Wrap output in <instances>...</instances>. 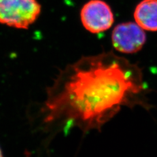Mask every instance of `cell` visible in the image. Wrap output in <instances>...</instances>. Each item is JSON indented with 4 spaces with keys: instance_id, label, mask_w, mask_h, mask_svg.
I'll return each mask as SVG.
<instances>
[{
    "instance_id": "obj_1",
    "label": "cell",
    "mask_w": 157,
    "mask_h": 157,
    "mask_svg": "<svg viewBox=\"0 0 157 157\" xmlns=\"http://www.w3.org/2000/svg\"><path fill=\"white\" fill-rule=\"evenodd\" d=\"M141 70L113 52L82 57L60 73L45 104L46 121L100 130L122 107L142 105Z\"/></svg>"
},
{
    "instance_id": "obj_2",
    "label": "cell",
    "mask_w": 157,
    "mask_h": 157,
    "mask_svg": "<svg viewBox=\"0 0 157 157\" xmlns=\"http://www.w3.org/2000/svg\"><path fill=\"white\" fill-rule=\"evenodd\" d=\"M37 0H0V24L19 29H26L40 16Z\"/></svg>"
},
{
    "instance_id": "obj_3",
    "label": "cell",
    "mask_w": 157,
    "mask_h": 157,
    "mask_svg": "<svg viewBox=\"0 0 157 157\" xmlns=\"http://www.w3.org/2000/svg\"><path fill=\"white\" fill-rule=\"evenodd\" d=\"M81 21L87 31L99 33L109 29L114 22V15L109 5L102 0H90L82 6Z\"/></svg>"
},
{
    "instance_id": "obj_4",
    "label": "cell",
    "mask_w": 157,
    "mask_h": 157,
    "mask_svg": "<svg viewBox=\"0 0 157 157\" xmlns=\"http://www.w3.org/2000/svg\"><path fill=\"white\" fill-rule=\"evenodd\" d=\"M138 24L128 22L118 24L112 32L113 45L117 51L133 54L140 51L146 41V35Z\"/></svg>"
},
{
    "instance_id": "obj_5",
    "label": "cell",
    "mask_w": 157,
    "mask_h": 157,
    "mask_svg": "<svg viewBox=\"0 0 157 157\" xmlns=\"http://www.w3.org/2000/svg\"><path fill=\"white\" fill-rule=\"evenodd\" d=\"M134 17L136 23L144 30L157 31V0H142L136 6Z\"/></svg>"
},
{
    "instance_id": "obj_6",
    "label": "cell",
    "mask_w": 157,
    "mask_h": 157,
    "mask_svg": "<svg viewBox=\"0 0 157 157\" xmlns=\"http://www.w3.org/2000/svg\"><path fill=\"white\" fill-rule=\"evenodd\" d=\"M0 157H3V153H2V151L1 148H0Z\"/></svg>"
}]
</instances>
